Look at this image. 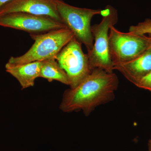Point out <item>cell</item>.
<instances>
[{
	"mask_svg": "<svg viewBox=\"0 0 151 151\" xmlns=\"http://www.w3.org/2000/svg\"><path fill=\"white\" fill-rule=\"evenodd\" d=\"M119 86L114 72L95 68L75 88L65 90L59 108L65 113L82 111L89 116L97 107L114 100Z\"/></svg>",
	"mask_w": 151,
	"mask_h": 151,
	"instance_id": "1",
	"label": "cell"
},
{
	"mask_svg": "<svg viewBox=\"0 0 151 151\" xmlns=\"http://www.w3.org/2000/svg\"><path fill=\"white\" fill-rule=\"evenodd\" d=\"M30 35L35 41L31 48L21 56L11 57L8 63L20 65L50 58L55 59L63 48L75 37L73 32L67 27Z\"/></svg>",
	"mask_w": 151,
	"mask_h": 151,
	"instance_id": "2",
	"label": "cell"
},
{
	"mask_svg": "<svg viewBox=\"0 0 151 151\" xmlns=\"http://www.w3.org/2000/svg\"><path fill=\"white\" fill-rule=\"evenodd\" d=\"M58 12L61 20L74 34L75 37L83 44L87 52L92 49L94 38L91 31V22L96 15L105 17L109 13L110 5L104 9L82 8L70 5L63 0H55Z\"/></svg>",
	"mask_w": 151,
	"mask_h": 151,
	"instance_id": "3",
	"label": "cell"
},
{
	"mask_svg": "<svg viewBox=\"0 0 151 151\" xmlns=\"http://www.w3.org/2000/svg\"><path fill=\"white\" fill-rule=\"evenodd\" d=\"M118 11L110 5V11L107 15L103 17L98 24L91 27L94 38V45L87 52L91 70L101 68L109 72H113V64L110 54L109 31L111 27L118 22Z\"/></svg>",
	"mask_w": 151,
	"mask_h": 151,
	"instance_id": "4",
	"label": "cell"
},
{
	"mask_svg": "<svg viewBox=\"0 0 151 151\" xmlns=\"http://www.w3.org/2000/svg\"><path fill=\"white\" fill-rule=\"evenodd\" d=\"M109 37L113 66L134 59L151 46V35L147 36L122 32L114 26L110 29Z\"/></svg>",
	"mask_w": 151,
	"mask_h": 151,
	"instance_id": "5",
	"label": "cell"
},
{
	"mask_svg": "<svg viewBox=\"0 0 151 151\" xmlns=\"http://www.w3.org/2000/svg\"><path fill=\"white\" fill-rule=\"evenodd\" d=\"M81 45L79 41L73 38L55 58L67 74L70 88L76 87L92 72L88 55L83 51Z\"/></svg>",
	"mask_w": 151,
	"mask_h": 151,
	"instance_id": "6",
	"label": "cell"
},
{
	"mask_svg": "<svg viewBox=\"0 0 151 151\" xmlns=\"http://www.w3.org/2000/svg\"><path fill=\"white\" fill-rule=\"evenodd\" d=\"M0 26L39 34L67 27L50 17L26 13H13L0 17Z\"/></svg>",
	"mask_w": 151,
	"mask_h": 151,
	"instance_id": "7",
	"label": "cell"
},
{
	"mask_svg": "<svg viewBox=\"0 0 151 151\" xmlns=\"http://www.w3.org/2000/svg\"><path fill=\"white\" fill-rule=\"evenodd\" d=\"M17 12L48 16L63 23L55 0H12L0 8V17Z\"/></svg>",
	"mask_w": 151,
	"mask_h": 151,
	"instance_id": "8",
	"label": "cell"
},
{
	"mask_svg": "<svg viewBox=\"0 0 151 151\" xmlns=\"http://www.w3.org/2000/svg\"><path fill=\"white\" fill-rule=\"evenodd\" d=\"M113 69L118 70L136 86L151 71V46L139 56L129 62L114 65Z\"/></svg>",
	"mask_w": 151,
	"mask_h": 151,
	"instance_id": "9",
	"label": "cell"
},
{
	"mask_svg": "<svg viewBox=\"0 0 151 151\" xmlns=\"http://www.w3.org/2000/svg\"><path fill=\"white\" fill-rule=\"evenodd\" d=\"M41 61H36L20 65H12L7 63L6 70L17 79L22 89L35 85L37 78L40 77Z\"/></svg>",
	"mask_w": 151,
	"mask_h": 151,
	"instance_id": "10",
	"label": "cell"
},
{
	"mask_svg": "<svg viewBox=\"0 0 151 151\" xmlns=\"http://www.w3.org/2000/svg\"><path fill=\"white\" fill-rule=\"evenodd\" d=\"M40 77L45 78L49 82L55 80L65 85H69L67 74L60 66L55 58L41 61Z\"/></svg>",
	"mask_w": 151,
	"mask_h": 151,
	"instance_id": "11",
	"label": "cell"
},
{
	"mask_svg": "<svg viewBox=\"0 0 151 151\" xmlns=\"http://www.w3.org/2000/svg\"><path fill=\"white\" fill-rule=\"evenodd\" d=\"M129 32L134 34L151 35V19H146L136 25L131 26Z\"/></svg>",
	"mask_w": 151,
	"mask_h": 151,
	"instance_id": "12",
	"label": "cell"
},
{
	"mask_svg": "<svg viewBox=\"0 0 151 151\" xmlns=\"http://www.w3.org/2000/svg\"><path fill=\"white\" fill-rule=\"evenodd\" d=\"M138 88L151 91V71L136 85Z\"/></svg>",
	"mask_w": 151,
	"mask_h": 151,
	"instance_id": "13",
	"label": "cell"
},
{
	"mask_svg": "<svg viewBox=\"0 0 151 151\" xmlns=\"http://www.w3.org/2000/svg\"><path fill=\"white\" fill-rule=\"evenodd\" d=\"M11 1L12 0H0V8Z\"/></svg>",
	"mask_w": 151,
	"mask_h": 151,
	"instance_id": "14",
	"label": "cell"
},
{
	"mask_svg": "<svg viewBox=\"0 0 151 151\" xmlns=\"http://www.w3.org/2000/svg\"><path fill=\"white\" fill-rule=\"evenodd\" d=\"M147 151H151V139L149 140L148 142Z\"/></svg>",
	"mask_w": 151,
	"mask_h": 151,
	"instance_id": "15",
	"label": "cell"
}]
</instances>
